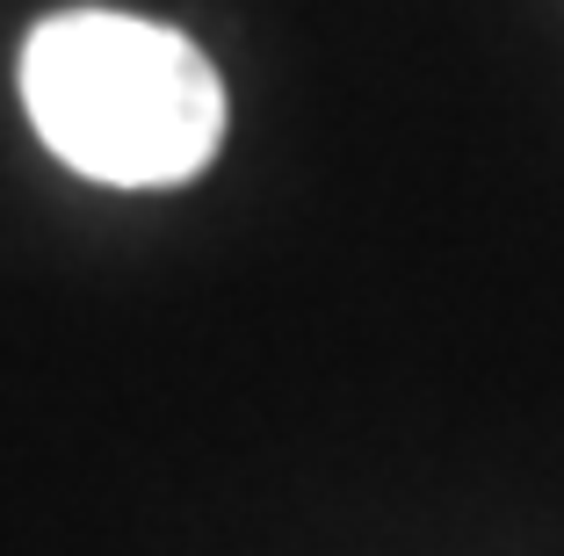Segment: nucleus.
Wrapping results in <instances>:
<instances>
[{"mask_svg":"<svg viewBox=\"0 0 564 556\" xmlns=\"http://www.w3.org/2000/svg\"><path fill=\"white\" fill-rule=\"evenodd\" d=\"M22 109L73 174L109 188H182L225 145V80L182 30L73 8L22 44Z\"/></svg>","mask_w":564,"mask_h":556,"instance_id":"obj_1","label":"nucleus"}]
</instances>
